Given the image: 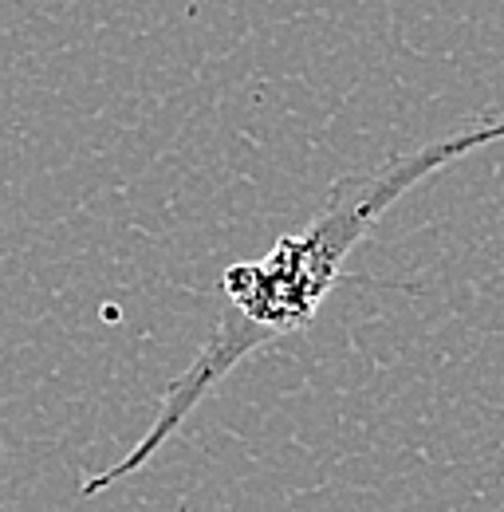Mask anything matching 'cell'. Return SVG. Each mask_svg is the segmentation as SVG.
Here are the masks:
<instances>
[{
    "label": "cell",
    "instance_id": "6da1fadb",
    "mask_svg": "<svg viewBox=\"0 0 504 512\" xmlns=\"http://www.w3.org/2000/svg\"><path fill=\"white\" fill-rule=\"evenodd\" d=\"M501 138L504 115H493L481 127L457 130V134L430 142L422 150H410V154H394L375 174H347L331 186L323 209L308 225H300L296 233H284L260 260L229 264L221 272L225 308L217 316L213 335L205 339V347L197 351V359L186 371L166 386L154 426L134 442V449L123 461L95 473L83 485V497H95V493L111 489L115 481L138 473L182 430V422L197 410V402L225 375H233L252 351H260L292 331H304L315 320V312L323 308V300L331 296V288L339 284L343 260L363 245L367 229L402 193L426 182L430 174L445 170L449 162H457L473 150H485Z\"/></svg>",
    "mask_w": 504,
    "mask_h": 512
}]
</instances>
